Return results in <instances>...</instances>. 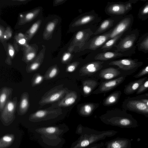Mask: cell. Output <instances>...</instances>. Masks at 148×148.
<instances>
[{
    "mask_svg": "<svg viewBox=\"0 0 148 148\" xmlns=\"http://www.w3.org/2000/svg\"><path fill=\"white\" fill-rule=\"evenodd\" d=\"M114 130L98 131L79 124L77 126L75 133L80 135L73 142L70 148H86L90 145L112 136L118 133Z\"/></svg>",
    "mask_w": 148,
    "mask_h": 148,
    "instance_id": "cell-1",
    "label": "cell"
},
{
    "mask_svg": "<svg viewBox=\"0 0 148 148\" xmlns=\"http://www.w3.org/2000/svg\"><path fill=\"white\" fill-rule=\"evenodd\" d=\"M139 35V31L137 29L129 32L116 46L115 51L126 55L128 56H131L135 53V44Z\"/></svg>",
    "mask_w": 148,
    "mask_h": 148,
    "instance_id": "cell-2",
    "label": "cell"
},
{
    "mask_svg": "<svg viewBox=\"0 0 148 148\" xmlns=\"http://www.w3.org/2000/svg\"><path fill=\"white\" fill-rule=\"evenodd\" d=\"M106 124L121 128H133L137 127V121L130 114L124 112L119 115L106 119H103Z\"/></svg>",
    "mask_w": 148,
    "mask_h": 148,
    "instance_id": "cell-3",
    "label": "cell"
},
{
    "mask_svg": "<svg viewBox=\"0 0 148 148\" xmlns=\"http://www.w3.org/2000/svg\"><path fill=\"white\" fill-rule=\"evenodd\" d=\"M67 92V90L61 88L60 86H55L46 92L38 102L40 106L53 104L61 99Z\"/></svg>",
    "mask_w": 148,
    "mask_h": 148,
    "instance_id": "cell-4",
    "label": "cell"
},
{
    "mask_svg": "<svg viewBox=\"0 0 148 148\" xmlns=\"http://www.w3.org/2000/svg\"><path fill=\"white\" fill-rule=\"evenodd\" d=\"M62 113L60 108H52L50 107L47 109L38 110L31 114L29 120L33 122L39 121L54 119Z\"/></svg>",
    "mask_w": 148,
    "mask_h": 148,
    "instance_id": "cell-5",
    "label": "cell"
},
{
    "mask_svg": "<svg viewBox=\"0 0 148 148\" xmlns=\"http://www.w3.org/2000/svg\"><path fill=\"white\" fill-rule=\"evenodd\" d=\"M17 101V98L16 96L12 99H10L0 112L1 119L3 123L10 124L14 119Z\"/></svg>",
    "mask_w": 148,
    "mask_h": 148,
    "instance_id": "cell-6",
    "label": "cell"
},
{
    "mask_svg": "<svg viewBox=\"0 0 148 148\" xmlns=\"http://www.w3.org/2000/svg\"><path fill=\"white\" fill-rule=\"evenodd\" d=\"M125 109L143 115L148 118V106L140 99L136 98H129L123 103Z\"/></svg>",
    "mask_w": 148,
    "mask_h": 148,
    "instance_id": "cell-7",
    "label": "cell"
},
{
    "mask_svg": "<svg viewBox=\"0 0 148 148\" xmlns=\"http://www.w3.org/2000/svg\"><path fill=\"white\" fill-rule=\"evenodd\" d=\"M133 21L134 17L132 14L126 16L112 29L109 39L131 31Z\"/></svg>",
    "mask_w": 148,
    "mask_h": 148,
    "instance_id": "cell-8",
    "label": "cell"
},
{
    "mask_svg": "<svg viewBox=\"0 0 148 148\" xmlns=\"http://www.w3.org/2000/svg\"><path fill=\"white\" fill-rule=\"evenodd\" d=\"M109 64L116 66L120 69L126 71H135L142 65L143 62L135 59L124 58L113 61Z\"/></svg>",
    "mask_w": 148,
    "mask_h": 148,
    "instance_id": "cell-9",
    "label": "cell"
},
{
    "mask_svg": "<svg viewBox=\"0 0 148 148\" xmlns=\"http://www.w3.org/2000/svg\"><path fill=\"white\" fill-rule=\"evenodd\" d=\"M89 29L81 30L77 32L75 35L69 46V51H72L75 47L81 48L88 40L90 36L93 34Z\"/></svg>",
    "mask_w": 148,
    "mask_h": 148,
    "instance_id": "cell-10",
    "label": "cell"
},
{
    "mask_svg": "<svg viewBox=\"0 0 148 148\" xmlns=\"http://www.w3.org/2000/svg\"><path fill=\"white\" fill-rule=\"evenodd\" d=\"M134 1H129L124 3H116L108 6L107 10L110 14L115 15H123L127 13L132 8V4Z\"/></svg>",
    "mask_w": 148,
    "mask_h": 148,
    "instance_id": "cell-11",
    "label": "cell"
},
{
    "mask_svg": "<svg viewBox=\"0 0 148 148\" xmlns=\"http://www.w3.org/2000/svg\"><path fill=\"white\" fill-rule=\"evenodd\" d=\"M77 95L75 92H71L66 95L59 101L52 104L51 108H60L61 107H67L72 105L76 101Z\"/></svg>",
    "mask_w": 148,
    "mask_h": 148,
    "instance_id": "cell-12",
    "label": "cell"
},
{
    "mask_svg": "<svg viewBox=\"0 0 148 148\" xmlns=\"http://www.w3.org/2000/svg\"><path fill=\"white\" fill-rule=\"evenodd\" d=\"M131 142L128 139L117 138L106 142L105 148H128L130 146Z\"/></svg>",
    "mask_w": 148,
    "mask_h": 148,
    "instance_id": "cell-13",
    "label": "cell"
},
{
    "mask_svg": "<svg viewBox=\"0 0 148 148\" xmlns=\"http://www.w3.org/2000/svg\"><path fill=\"white\" fill-rule=\"evenodd\" d=\"M111 30L93 38L89 45V49L95 50L103 45L107 40L109 39Z\"/></svg>",
    "mask_w": 148,
    "mask_h": 148,
    "instance_id": "cell-14",
    "label": "cell"
},
{
    "mask_svg": "<svg viewBox=\"0 0 148 148\" xmlns=\"http://www.w3.org/2000/svg\"><path fill=\"white\" fill-rule=\"evenodd\" d=\"M29 105V95L27 92H25L21 95L17 112L18 115H23L28 110Z\"/></svg>",
    "mask_w": 148,
    "mask_h": 148,
    "instance_id": "cell-15",
    "label": "cell"
},
{
    "mask_svg": "<svg viewBox=\"0 0 148 148\" xmlns=\"http://www.w3.org/2000/svg\"><path fill=\"white\" fill-rule=\"evenodd\" d=\"M147 78V77H146L130 82L125 86L124 93L126 95H130L137 92Z\"/></svg>",
    "mask_w": 148,
    "mask_h": 148,
    "instance_id": "cell-16",
    "label": "cell"
},
{
    "mask_svg": "<svg viewBox=\"0 0 148 148\" xmlns=\"http://www.w3.org/2000/svg\"><path fill=\"white\" fill-rule=\"evenodd\" d=\"M13 89L4 86L1 88L0 91V112H1L8 101L11 98Z\"/></svg>",
    "mask_w": 148,
    "mask_h": 148,
    "instance_id": "cell-17",
    "label": "cell"
},
{
    "mask_svg": "<svg viewBox=\"0 0 148 148\" xmlns=\"http://www.w3.org/2000/svg\"><path fill=\"white\" fill-rule=\"evenodd\" d=\"M103 62H94L87 64L80 70V73L84 75H89L95 73L102 67Z\"/></svg>",
    "mask_w": 148,
    "mask_h": 148,
    "instance_id": "cell-18",
    "label": "cell"
},
{
    "mask_svg": "<svg viewBox=\"0 0 148 148\" xmlns=\"http://www.w3.org/2000/svg\"><path fill=\"white\" fill-rule=\"evenodd\" d=\"M124 56H128L120 52L107 51L97 54L95 57V59L96 60H106Z\"/></svg>",
    "mask_w": 148,
    "mask_h": 148,
    "instance_id": "cell-19",
    "label": "cell"
},
{
    "mask_svg": "<svg viewBox=\"0 0 148 148\" xmlns=\"http://www.w3.org/2000/svg\"><path fill=\"white\" fill-rule=\"evenodd\" d=\"M125 77L124 76H121L115 79L104 83L100 87L101 91H107L116 86L124 80Z\"/></svg>",
    "mask_w": 148,
    "mask_h": 148,
    "instance_id": "cell-20",
    "label": "cell"
},
{
    "mask_svg": "<svg viewBox=\"0 0 148 148\" xmlns=\"http://www.w3.org/2000/svg\"><path fill=\"white\" fill-rule=\"evenodd\" d=\"M120 73V72L118 69L109 68L102 70L100 76L105 79H110L118 76Z\"/></svg>",
    "mask_w": 148,
    "mask_h": 148,
    "instance_id": "cell-21",
    "label": "cell"
},
{
    "mask_svg": "<svg viewBox=\"0 0 148 148\" xmlns=\"http://www.w3.org/2000/svg\"><path fill=\"white\" fill-rule=\"evenodd\" d=\"M136 45L139 51L148 53V33L143 35L139 38Z\"/></svg>",
    "mask_w": 148,
    "mask_h": 148,
    "instance_id": "cell-22",
    "label": "cell"
},
{
    "mask_svg": "<svg viewBox=\"0 0 148 148\" xmlns=\"http://www.w3.org/2000/svg\"><path fill=\"white\" fill-rule=\"evenodd\" d=\"M114 22V20L110 19L105 20L101 23L93 34L97 35L105 32L113 25Z\"/></svg>",
    "mask_w": 148,
    "mask_h": 148,
    "instance_id": "cell-23",
    "label": "cell"
},
{
    "mask_svg": "<svg viewBox=\"0 0 148 148\" xmlns=\"http://www.w3.org/2000/svg\"><path fill=\"white\" fill-rule=\"evenodd\" d=\"M95 18L92 15H87L82 17L75 21L72 24L73 27L78 26L88 23Z\"/></svg>",
    "mask_w": 148,
    "mask_h": 148,
    "instance_id": "cell-24",
    "label": "cell"
},
{
    "mask_svg": "<svg viewBox=\"0 0 148 148\" xmlns=\"http://www.w3.org/2000/svg\"><path fill=\"white\" fill-rule=\"evenodd\" d=\"M123 34H121L110 39L102 46L101 49L103 51H106L111 49L114 46L116 42L121 38Z\"/></svg>",
    "mask_w": 148,
    "mask_h": 148,
    "instance_id": "cell-25",
    "label": "cell"
},
{
    "mask_svg": "<svg viewBox=\"0 0 148 148\" xmlns=\"http://www.w3.org/2000/svg\"><path fill=\"white\" fill-rule=\"evenodd\" d=\"M138 16L142 21H145L148 18V2L140 9Z\"/></svg>",
    "mask_w": 148,
    "mask_h": 148,
    "instance_id": "cell-26",
    "label": "cell"
},
{
    "mask_svg": "<svg viewBox=\"0 0 148 148\" xmlns=\"http://www.w3.org/2000/svg\"><path fill=\"white\" fill-rule=\"evenodd\" d=\"M58 73V69L56 66L53 67L46 72L44 76V79L45 80H50L54 77Z\"/></svg>",
    "mask_w": 148,
    "mask_h": 148,
    "instance_id": "cell-27",
    "label": "cell"
},
{
    "mask_svg": "<svg viewBox=\"0 0 148 148\" xmlns=\"http://www.w3.org/2000/svg\"><path fill=\"white\" fill-rule=\"evenodd\" d=\"M121 94L120 91H118L112 94L106 99L104 104L106 105H109L115 103L118 101Z\"/></svg>",
    "mask_w": 148,
    "mask_h": 148,
    "instance_id": "cell-28",
    "label": "cell"
},
{
    "mask_svg": "<svg viewBox=\"0 0 148 148\" xmlns=\"http://www.w3.org/2000/svg\"><path fill=\"white\" fill-rule=\"evenodd\" d=\"M95 85H96V82L93 81H88L85 82L83 87L84 92L86 94H89L92 91Z\"/></svg>",
    "mask_w": 148,
    "mask_h": 148,
    "instance_id": "cell-29",
    "label": "cell"
},
{
    "mask_svg": "<svg viewBox=\"0 0 148 148\" xmlns=\"http://www.w3.org/2000/svg\"><path fill=\"white\" fill-rule=\"evenodd\" d=\"M93 108V106L90 104H86L82 107L81 111V114L84 115H89L92 112Z\"/></svg>",
    "mask_w": 148,
    "mask_h": 148,
    "instance_id": "cell-30",
    "label": "cell"
},
{
    "mask_svg": "<svg viewBox=\"0 0 148 148\" xmlns=\"http://www.w3.org/2000/svg\"><path fill=\"white\" fill-rule=\"evenodd\" d=\"M44 77L39 73L34 75L32 80V86L34 87L39 84L42 81Z\"/></svg>",
    "mask_w": 148,
    "mask_h": 148,
    "instance_id": "cell-31",
    "label": "cell"
},
{
    "mask_svg": "<svg viewBox=\"0 0 148 148\" xmlns=\"http://www.w3.org/2000/svg\"><path fill=\"white\" fill-rule=\"evenodd\" d=\"M148 74V65L142 69L137 73L134 75L133 77L135 78H137Z\"/></svg>",
    "mask_w": 148,
    "mask_h": 148,
    "instance_id": "cell-32",
    "label": "cell"
},
{
    "mask_svg": "<svg viewBox=\"0 0 148 148\" xmlns=\"http://www.w3.org/2000/svg\"><path fill=\"white\" fill-rule=\"evenodd\" d=\"M148 90V78L143 83L136 92L137 95L140 94Z\"/></svg>",
    "mask_w": 148,
    "mask_h": 148,
    "instance_id": "cell-33",
    "label": "cell"
},
{
    "mask_svg": "<svg viewBox=\"0 0 148 148\" xmlns=\"http://www.w3.org/2000/svg\"><path fill=\"white\" fill-rule=\"evenodd\" d=\"M79 64V62H77L72 63L67 67L66 69L67 71L69 72H73L75 70Z\"/></svg>",
    "mask_w": 148,
    "mask_h": 148,
    "instance_id": "cell-34",
    "label": "cell"
},
{
    "mask_svg": "<svg viewBox=\"0 0 148 148\" xmlns=\"http://www.w3.org/2000/svg\"><path fill=\"white\" fill-rule=\"evenodd\" d=\"M104 144L103 142L98 143H96L90 145L86 148H101L104 146Z\"/></svg>",
    "mask_w": 148,
    "mask_h": 148,
    "instance_id": "cell-35",
    "label": "cell"
},
{
    "mask_svg": "<svg viewBox=\"0 0 148 148\" xmlns=\"http://www.w3.org/2000/svg\"><path fill=\"white\" fill-rule=\"evenodd\" d=\"M72 51H69V52H66L63 55L62 58V61L64 62L69 60L71 57L72 54L71 52Z\"/></svg>",
    "mask_w": 148,
    "mask_h": 148,
    "instance_id": "cell-36",
    "label": "cell"
},
{
    "mask_svg": "<svg viewBox=\"0 0 148 148\" xmlns=\"http://www.w3.org/2000/svg\"><path fill=\"white\" fill-rule=\"evenodd\" d=\"M2 141L7 143H10L13 140L12 137L9 135H5L3 136L2 138Z\"/></svg>",
    "mask_w": 148,
    "mask_h": 148,
    "instance_id": "cell-37",
    "label": "cell"
},
{
    "mask_svg": "<svg viewBox=\"0 0 148 148\" xmlns=\"http://www.w3.org/2000/svg\"><path fill=\"white\" fill-rule=\"evenodd\" d=\"M38 26V25L37 23L34 24L30 29V32L31 34H34L36 31Z\"/></svg>",
    "mask_w": 148,
    "mask_h": 148,
    "instance_id": "cell-38",
    "label": "cell"
},
{
    "mask_svg": "<svg viewBox=\"0 0 148 148\" xmlns=\"http://www.w3.org/2000/svg\"><path fill=\"white\" fill-rule=\"evenodd\" d=\"M55 25L53 23H51L49 24L47 27V30L49 32L52 31L54 29V27Z\"/></svg>",
    "mask_w": 148,
    "mask_h": 148,
    "instance_id": "cell-39",
    "label": "cell"
},
{
    "mask_svg": "<svg viewBox=\"0 0 148 148\" xmlns=\"http://www.w3.org/2000/svg\"><path fill=\"white\" fill-rule=\"evenodd\" d=\"M35 55L34 53H30L28 54L26 57L28 61L32 60L34 57Z\"/></svg>",
    "mask_w": 148,
    "mask_h": 148,
    "instance_id": "cell-40",
    "label": "cell"
},
{
    "mask_svg": "<svg viewBox=\"0 0 148 148\" xmlns=\"http://www.w3.org/2000/svg\"><path fill=\"white\" fill-rule=\"evenodd\" d=\"M34 16V14L32 13L28 14L26 16V17L28 20L32 19Z\"/></svg>",
    "mask_w": 148,
    "mask_h": 148,
    "instance_id": "cell-41",
    "label": "cell"
},
{
    "mask_svg": "<svg viewBox=\"0 0 148 148\" xmlns=\"http://www.w3.org/2000/svg\"><path fill=\"white\" fill-rule=\"evenodd\" d=\"M138 99H140L141 101L144 102L148 106V99L145 98Z\"/></svg>",
    "mask_w": 148,
    "mask_h": 148,
    "instance_id": "cell-42",
    "label": "cell"
},
{
    "mask_svg": "<svg viewBox=\"0 0 148 148\" xmlns=\"http://www.w3.org/2000/svg\"><path fill=\"white\" fill-rule=\"evenodd\" d=\"M26 40L25 39L23 38L21 39L18 41L19 43L21 45H23L24 44Z\"/></svg>",
    "mask_w": 148,
    "mask_h": 148,
    "instance_id": "cell-43",
    "label": "cell"
},
{
    "mask_svg": "<svg viewBox=\"0 0 148 148\" xmlns=\"http://www.w3.org/2000/svg\"><path fill=\"white\" fill-rule=\"evenodd\" d=\"M9 53L11 57H12L14 55V51L12 49H10L9 50Z\"/></svg>",
    "mask_w": 148,
    "mask_h": 148,
    "instance_id": "cell-44",
    "label": "cell"
},
{
    "mask_svg": "<svg viewBox=\"0 0 148 148\" xmlns=\"http://www.w3.org/2000/svg\"><path fill=\"white\" fill-rule=\"evenodd\" d=\"M141 96H143L146 97H148V92L146 93L144 95H142Z\"/></svg>",
    "mask_w": 148,
    "mask_h": 148,
    "instance_id": "cell-45",
    "label": "cell"
},
{
    "mask_svg": "<svg viewBox=\"0 0 148 148\" xmlns=\"http://www.w3.org/2000/svg\"><path fill=\"white\" fill-rule=\"evenodd\" d=\"M2 34V32L1 30H0V36H1Z\"/></svg>",
    "mask_w": 148,
    "mask_h": 148,
    "instance_id": "cell-46",
    "label": "cell"
},
{
    "mask_svg": "<svg viewBox=\"0 0 148 148\" xmlns=\"http://www.w3.org/2000/svg\"><path fill=\"white\" fill-rule=\"evenodd\" d=\"M19 35L20 36H23V34H19Z\"/></svg>",
    "mask_w": 148,
    "mask_h": 148,
    "instance_id": "cell-47",
    "label": "cell"
}]
</instances>
